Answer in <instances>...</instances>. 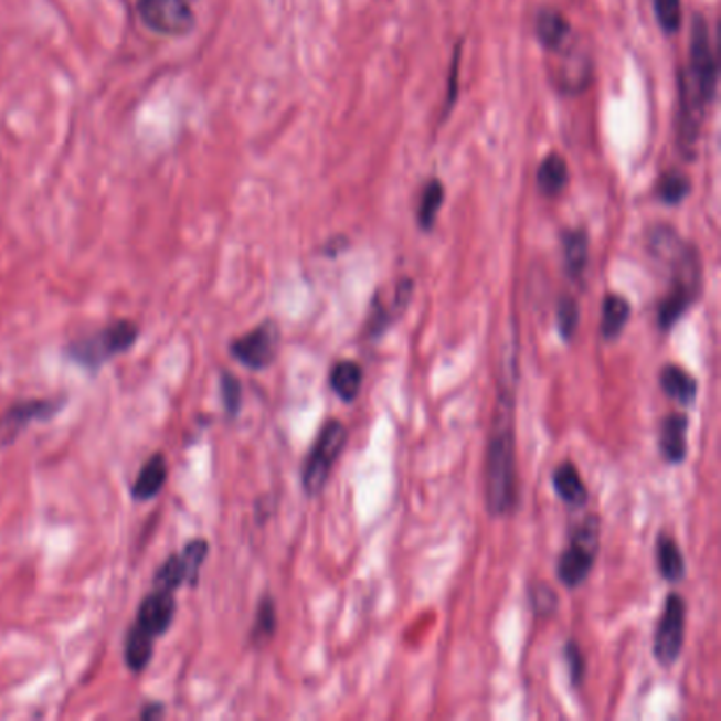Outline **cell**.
<instances>
[{
    "label": "cell",
    "mask_w": 721,
    "mask_h": 721,
    "mask_svg": "<svg viewBox=\"0 0 721 721\" xmlns=\"http://www.w3.org/2000/svg\"><path fill=\"white\" fill-rule=\"evenodd\" d=\"M60 409L57 402L51 400H28L18 402L0 417V447L13 443L25 425L39 420H50Z\"/></svg>",
    "instance_id": "30bf717a"
},
{
    "label": "cell",
    "mask_w": 721,
    "mask_h": 721,
    "mask_svg": "<svg viewBox=\"0 0 721 721\" xmlns=\"http://www.w3.org/2000/svg\"><path fill=\"white\" fill-rule=\"evenodd\" d=\"M718 92V57L711 50L709 28L702 15L695 18L692 43H690V71L681 81V124L679 142L683 152H695L704 106L715 98Z\"/></svg>",
    "instance_id": "7a4b0ae2"
},
{
    "label": "cell",
    "mask_w": 721,
    "mask_h": 721,
    "mask_svg": "<svg viewBox=\"0 0 721 721\" xmlns=\"http://www.w3.org/2000/svg\"><path fill=\"white\" fill-rule=\"evenodd\" d=\"M601 544V521L595 515L573 527L570 544L559 559V580L568 589H577L593 570Z\"/></svg>",
    "instance_id": "277c9868"
},
{
    "label": "cell",
    "mask_w": 721,
    "mask_h": 721,
    "mask_svg": "<svg viewBox=\"0 0 721 721\" xmlns=\"http://www.w3.org/2000/svg\"><path fill=\"white\" fill-rule=\"evenodd\" d=\"M654 11L658 24L667 34H675L681 28L683 22L681 0H654Z\"/></svg>",
    "instance_id": "f546056e"
},
{
    "label": "cell",
    "mask_w": 721,
    "mask_h": 721,
    "mask_svg": "<svg viewBox=\"0 0 721 721\" xmlns=\"http://www.w3.org/2000/svg\"><path fill=\"white\" fill-rule=\"evenodd\" d=\"M174 593L155 589L149 597L142 601V605L138 609L136 626L145 633H149L150 637H159L170 628V624L174 621Z\"/></svg>",
    "instance_id": "8fae6325"
},
{
    "label": "cell",
    "mask_w": 721,
    "mask_h": 721,
    "mask_svg": "<svg viewBox=\"0 0 721 721\" xmlns=\"http://www.w3.org/2000/svg\"><path fill=\"white\" fill-rule=\"evenodd\" d=\"M517 356L508 353L499 379L496 420L485 459V501L491 517H506L517 506V438H515Z\"/></svg>",
    "instance_id": "6da1fadb"
},
{
    "label": "cell",
    "mask_w": 721,
    "mask_h": 721,
    "mask_svg": "<svg viewBox=\"0 0 721 721\" xmlns=\"http://www.w3.org/2000/svg\"><path fill=\"white\" fill-rule=\"evenodd\" d=\"M658 200L667 205H677L690 193V178L681 172H667L658 182Z\"/></svg>",
    "instance_id": "484cf974"
},
{
    "label": "cell",
    "mask_w": 721,
    "mask_h": 721,
    "mask_svg": "<svg viewBox=\"0 0 721 721\" xmlns=\"http://www.w3.org/2000/svg\"><path fill=\"white\" fill-rule=\"evenodd\" d=\"M565 660H568L573 688H580L584 681V675H586V658L575 642L565 644Z\"/></svg>",
    "instance_id": "d6a6232c"
},
{
    "label": "cell",
    "mask_w": 721,
    "mask_h": 721,
    "mask_svg": "<svg viewBox=\"0 0 721 721\" xmlns=\"http://www.w3.org/2000/svg\"><path fill=\"white\" fill-rule=\"evenodd\" d=\"M189 582L187 577V568H184V561L180 554H174L170 556L161 568L159 572L155 573V589H161V591H170V593H176L180 584Z\"/></svg>",
    "instance_id": "d4e9b609"
},
{
    "label": "cell",
    "mask_w": 721,
    "mask_h": 721,
    "mask_svg": "<svg viewBox=\"0 0 721 721\" xmlns=\"http://www.w3.org/2000/svg\"><path fill=\"white\" fill-rule=\"evenodd\" d=\"M580 324V307L572 297H563L556 305V328L565 343H570Z\"/></svg>",
    "instance_id": "83f0119b"
},
{
    "label": "cell",
    "mask_w": 721,
    "mask_h": 721,
    "mask_svg": "<svg viewBox=\"0 0 721 721\" xmlns=\"http://www.w3.org/2000/svg\"><path fill=\"white\" fill-rule=\"evenodd\" d=\"M221 392H223V402L226 413L235 417L242 409V385L240 381L231 373H223L221 377Z\"/></svg>",
    "instance_id": "1f68e13d"
},
{
    "label": "cell",
    "mask_w": 721,
    "mask_h": 721,
    "mask_svg": "<svg viewBox=\"0 0 721 721\" xmlns=\"http://www.w3.org/2000/svg\"><path fill=\"white\" fill-rule=\"evenodd\" d=\"M630 318V303L621 295H607L601 307V337L605 341L618 339Z\"/></svg>",
    "instance_id": "44dd1931"
},
{
    "label": "cell",
    "mask_w": 721,
    "mask_h": 721,
    "mask_svg": "<svg viewBox=\"0 0 721 721\" xmlns=\"http://www.w3.org/2000/svg\"><path fill=\"white\" fill-rule=\"evenodd\" d=\"M411 297H413V282L409 277H404L396 286V295L392 297V303L374 299L371 311H369V322L364 328L367 330L364 335L369 339H379L381 335H385V330L396 322L399 316H402V311L411 303Z\"/></svg>",
    "instance_id": "7c38bea8"
},
{
    "label": "cell",
    "mask_w": 721,
    "mask_h": 721,
    "mask_svg": "<svg viewBox=\"0 0 721 721\" xmlns=\"http://www.w3.org/2000/svg\"><path fill=\"white\" fill-rule=\"evenodd\" d=\"M166 478H168L166 457L157 453L142 466V470H140L136 483H134L131 496L138 501H149L150 498H155L161 491Z\"/></svg>",
    "instance_id": "d6986e66"
},
{
    "label": "cell",
    "mask_w": 721,
    "mask_h": 721,
    "mask_svg": "<svg viewBox=\"0 0 721 721\" xmlns=\"http://www.w3.org/2000/svg\"><path fill=\"white\" fill-rule=\"evenodd\" d=\"M552 489L559 498L563 499L568 506L582 508L589 501V491L582 483V476L572 462H563L554 473H552Z\"/></svg>",
    "instance_id": "9a60e30c"
},
{
    "label": "cell",
    "mask_w": 721,
    "mask_h": 721,
    "mask_svg": "<svg viewBox=\"0 0 721 721\" xmlns=\"http://www.w3.org/2000/svg\"><path fill=\"white\" fill-rule=\"evenodd\" d=\"M660 388L669 399L683 404V406L695 404L698 396L697 379L677 364H667L660 371Z\"/></svg>",
    "instance_id": "2e32d148"
},
{
    "label": "cell",
    "mask_w": 721,
    "mask_h": 721,
    "mask_svg": "<svg viewBox=\"0 0 721 721\" xmlns=\"http://www.w3.org/2000/svg\"><path fill=\"white\" fill-rule=\"evenodd\" d=\"M275 628H277V612H275L274 598L263 597L258 605V612H256L254 628H252V639L256 644H265L274 637Z\"/></svg>",
    "instance_id": "4316f807"
},
{
    "label": "cell",
    "mask_w": 721,
    "mask_h": 721,
    "mask_svg": "<svg viewBox=\"0 0 721 721\" xmlns=\"http://www.w3.org/2000/svg\"><path fill=\"white\" fill-rule=\"evenodd\" d=\"M656 563H658L660 575L671 584H677V582H681L686 577V559H683V554L679 550V544L675 542V538L669 533L658 536Z\"/></svg>",
    "instance_id": "ffe728a7"
},
{
    "label": "cell",
    "mask_w": 721,
    "mask_h": 721,
    "mask_svg": "<svg viewBox=\"0 0 721 721\" xmlns=\"http://www.w3.org/2000/svg\"><path fill=\"white\" fill-rule=\"evenodd\" d=\"M182 561H184V568H187V577H189V584H198V577H200L201 565L208 556V542L205 540H193L189 542L184 550L180 552Z\"/></svg>",
    "instance_id": "4dcf8cb0"
},
{
    "label": "cell",
    "mask_w": 721,
    "mask_h": 721,
    "mask_svg": "<svg viewBox=\"0 0 721 721\" xmlns=\"http://www.w3.org/2000/svg\"><path fill=\"white\" fill-rule=\"evenodd\" d=\"M277 343H279L277 326L274 322L261 324L254 330H250L248 335L231 343V356L252 371H261L274 362Z\"/></svg>",
    "instance_id": "9c48e42d"
},
{
    "label": "cell",
    "mask_w": 721,
    "mask_h": 721,
    "mask_svg": "<svg viewBox=\"0 0 721 721\" xmlns=\"http://www.w3.org/2000/svg\"><path fill=\"white\" fill-rule=\"evenodd\" d=\"M688 425L690 422L683 413L667 415L660 425L658 445H660V453L667 464L679 466L686 462V457H688V438H686Z\"/></svg>",
    "instance_id": "4fadbf2b"
},
{
    "label": "cell",
    "mask_w": 721,
    "mask_h": 721,
    "mask_svg": "<svg viewBox=\"0 0 721 721\" xmlns=\"http://www.w3.org/2000/svg\"><path fill=\"white\" fill-rule=\"evenodd\" d=\"M686 642V601L671 593L665 601V612L654 633V658L660 667H672L683 649Z\"/></svg>",
    "instance_id": "52a82bcc"
},
{
    "label": "cell",
    "mask_w": 721,
    "mask_h": 721,
    "mask_svg": "<svg viewBox=\"0 0 721 721\" xmlns=\"http://www.w3.org/2000/svg\"><path fill=\"white\" fill-rule=\"evenodd\" d=\"M443 201H445V184L438 178H432L423 187L420 208H417V223L423 231H430L436 224V216L443 208Z\"/></svg>",
    "instance_id": "cb8c5ba5"
},
{
    "label": "cell",
    "mask_w": 721,
    "mask_h": 721,
    "mask_svg": "<svg viewBox=\"0 0 721 721\" xmlns=\"http://www.w3.org/2000/svg\"><path fill=\"white\" fill-rule=\"evenodd\" d=\"M572 34V25L565 15L552 7H544L536 15V39L548 51H559Z\"/></svg>",
    "instance_id": "5bb4252c"
},
{
    "label": "cell",
    "mask_w": 721,
    "mask_h": 721,
    "mask_svg": "<svg viewBox=\"0 0 721 721\" xmlns=\"http://www.w3.org/2000/svg\"><path fill=\"white\" fill-rule=\"evenodd\" d=\"M563 261L570 277H582L589 265V235L584 229H570L563 233Z\"/></svg>",
    "instance_id": "7402d4cb"
},
{
    "label": "cell",
    "mask_w": 721,
    "mask_h": 721,
    "mask_svg": "<svg viewBox=\"0 0 721 721\" xmlns=\"http://www.w3.org/2000/svg\"><path fill=\"white\" fill-rule=\"evenodd\" d=\"M138 339V328L127 320L121 322L110 324L98 335L94 337H85L81 341L73 343L68 351L75 358L76 362H81L83 367L96 369L100 367L102 362H106L108 358L121 353L127 348L134 346V341Z\"/></svg>",
    "instance_id": "8992f818"
},
{
    "label": "cell",
    "mask_w": 721,
    "mask_h": 721,
    "mask_svg": "<svg viewBox=\"0 0 721 721\" xmlns=\"http://www.w3.org/2000/svg\"><path fill=\"white\" fill-rule=\"evenodd\" d=\"M538 189L547 198H556L570 182L568 161L559 152H550L538 168Z\"/></svg>",
    "instance_id": "ac0fdd59"
},
{
    "label": "cell",
    "mask_w": 721,
    "mask_h": 721,
    "mask_svg": "<svg viewBox=\"0 0 721 721\" xmlns=\"http://www.w3.org/2000/svg\"><path fill=\"white\" fill-rule=\"evenodd\" d=\"M152 715H157V718H159V715H163V707H161V704H157V707L152 704V707H149V709H145V711H142V718H145V720H149V718H152Z\"/></svg>",
    "instance_id": "e575fe53"
},
{
    "label": "cell",
    "mask_w": 721,
    "mask_h": 721,
    "mask_svg": "<svg viewBox=\"0 0 721 721\" xmlns=\"http://www.w3.org/2000/svg\"><path fill=\"white\" fill-rule=\"evenodd\" d=\"M662 263L671 267L672 274L671 290L658 305V328L667 332L686 316V311L700 297L702 265L698 250L688 242H681L679 248L671 252Z\"/></svg>",
    "instance_id": "3957f363"
},
{
    "label": "cell",
    "mask_w": 721,
    "mask_h": 721,
    "mask_svg": "<svg viewBox=\"0 0 721 721\" xmlns=\"http://www.w3.org/2000/svg\"><path fill=\"white\" fill-rule=\"evenodd\" d=\"M459 60H462V43L455 47V55H453V66H450V76L448 78V96H447V110L453 106V102L457 98V76H459Z\"/></svg>",
    "instance_id": "836d02e7"
},
{
    "label": "cell",
    "mask_w": 721,
    "mask_h": 721,
    "mask_svg": "<svg viewBox=\"0 0 721 721\" xmlns=\"http://www.w3.org/2000/svg\"><path fill=\"white\" fill-rule=\"evenodd\" d=\"M140 20L163 36H184L195 28V13L189 0H136Z\"/></svg>",
    "instance_id": "ba28073f"
},
{
    "label": "cell",
    "mask_w": 721,
    "mask_h": 721,
    "mask_svg": "<svg viewBox=\"0 0 721 721\" xmlns=\"http://www.w3.org/2000/svg\"><path fill=\"white\" fill-rule=\"evenodd\" d=\"M152 639L149 633L140 630L136 624L129 628L127 633V642H125V662L127 667L134 672H140L152 658Z\"/></svg>",
    "instance_id": "603a6c76"
},
{
    "label": "cell",
    "mask_w": 721,
    "mask_h": 721,
    "mask_svg": "<svg viewBox=\"0 0 721 721\" xmlns=\"http://www.w3.org/2000/svg\"><path fill=\"white\" fill-rule=\"evenodd\" d=\"M362 381H364V371L358 362H351V360H341L337 362L332 369H330V374H328V383H330V390L343 400V402H351L356 400V396L360 394L362 390Z\"/></svg>",
    "instance_id": "e0dca14e"
},
{
    "label": "cell",
    "mask_w": 721,
    "mask_h": 721,
    "mask_svg": "<svg viewBox=\"0 0 721 721\" xmlns=\"http://www.w3.org/2000/svg\"><path fill=\"white\" fill-rule=\"evenodd\" d=\"M346 443H348V427L343 423L328 422L324 425L303 470V489L309 498L322 494L328 476L332 473V466L339 459Z\"/></svg>",
    "instance_id": "5b68a950"
},
{
    "label": "cell",
    "mask_w": 721,
    "mask_h": 721,
    "mask_svg": "<svg viewBox=\"0 0 721 721\" xmlns=\"http://www.w3.org/2000/svg\"><path fill=\"white\" fill-rule=\"evenodd\" d=\"M529 601H531V609L538 618H550L556 612L559 597H556L554 589L548 586L547 582H538L529 589Z\"/></svg>",
    "instance_id": "f1b7e54d"
}]
</instances>
